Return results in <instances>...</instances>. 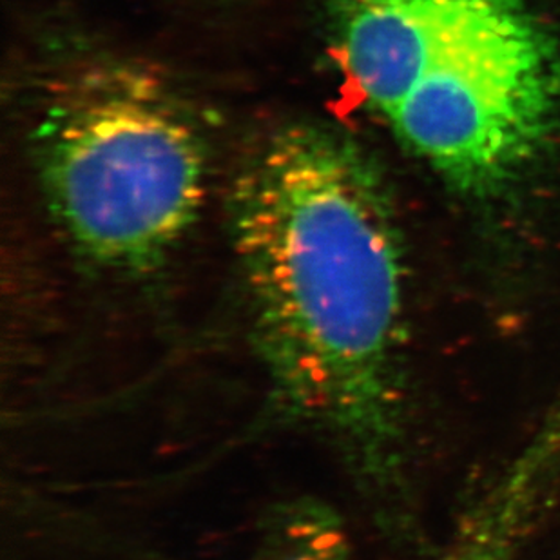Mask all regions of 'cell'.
<instances>
[{
    "instance_id": "cell-1",
    "label": "cell",
    "mask_w": 560,
    "mask_h": 560,
    "mask_svg": "<svg viewBox=\"0 0 560 560\" xmlns=\"http://www.w3.org/2000/svg\"><path fill=\"white\" fill-rule=\"evenodd\" d=\"M231 233L276 407L327 441L372 499L399 498L405 265L374 160L334 127H280L234 180Z\"/></svg>"
},
{
    "instance_id": "cell-2",
    "label": "cell",
    "mask_w": 560,
    "mask_h": 560,
    "mask_svg": "<svg viewBox=\"0 0 560 560\" xmlns=\"http://www.w3.org/2000/svg\"><path fill=\"white\" fill-rule=\"evenodd\" d=\"M355 95L460 195L526 180L560 140V37L528 0H330Z\"/></svg>"
},
{
    "instance_id": "cell-3",
    "label": "cell",
    "mask_w": 560,
    "mask_h": 560,
    "mask_svg": "<svg viewBox=\"0 0 560 560\" xmlns=\"http://www.w3.org/2000/svg\"><path fill=\"white\" fill-rule=\"evenodd\" d=\"M32 140L49 211L77 253L102 269H159L200 214V124L142 63H68L44 85Z\"/></svg>"
},
{
    "instance_id": "cell-4",
    "label": "cell",
    "mask_w": 560,
    "mask_h": 560,
    "mask_svg": "<svg viewBox=\"0 0 560 560\" xmlns=\"http://www.w3.org/2000/svg\"><path fill=\"white\" fill-rule=\"evenodd\" d=\"M349 535L330 508L296 502L270 518L256 560H349Z\"/></svg>"
}]
</instances>
